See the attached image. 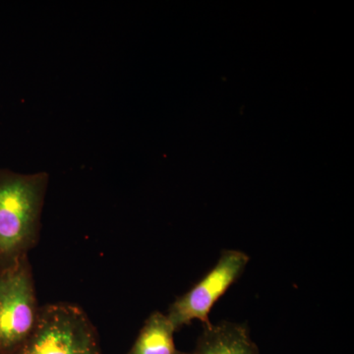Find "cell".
<instances>
[{"mask_svg": "<svg viewBox=\"0 0 354 354\" xmlns=\"http://www.w3.org/2000/svg\"><path fill=\"white\" fill-rule=\"evenodd\" d=\"M249 259L250 257L242 251L223 250L215 267L169 306L167 316L174 330L177 332L194 320H199L203 325L211 324L209 312L241 278Z\"/></svg>", "mask_w": 354, "mask_h": 354, "instance_id": "obj_4", "label": "cell"}, {"mask_svg": "<svg viewBox=\"0 0 354 354\" xmlns=\"http://www.w3.org/2000/svg\"><path fill=\"white\" fill-rule=\"evenodd\" d=\"M14 354H102L99 334L78 305L57 302L41 307L38 324Z\"/></svg>", "mask_w": 354, "mask_h": 354, "instance_id": "obj_2", "label": "cell"}, {"mask_svg": "<svg viewBox=\"0 0 354 354\" xmlns=\"http://www.w3.org/2000/svg\"><path fill=\"white\" fill-rule=\"evenodd\" d=\"M191 354H259V351L245 325L223 321L203 325Z\"/></svg>", "mask_w": 354, "mask_h": 354, "instance_id": "obj_5", "label": "cell"}, {"mask_svg": "<svg viewBox=\"0 0 354 354\" xmlns=\"http://www.w3.org/2000/svg\"><path fill=\"white\" fill-rule=\"evenodd\" d=\"M41 307L29 255L0 268V354H14L27 342Z\"/></svg>", "mask_w": 354, "mask_h": 354, "instance_id": "obj_3", "label": "cell"}, {"mask_svg": "<svg viewBox=\"0 0 354 354\" xmlns=\"http://www.w3.org/2000/svg\"><path fill=\"white\" fill-rule=\"evenodd\" d=\"M176 332L167 314L153 312L127 354H186L176 348Z\"/></svg>", "mask_w": 354, "mask_h": 354, "instance_id": "obj_6", "label": "cell"}, {"mask_svg": "<svg viewBox=\"0 0 354 354\" xmlns=\"http://www.w3.org/2000/svg\"><path fill=\"white\" fill-rule=\"evenodd\" d=\"M50 177L0 169V268L29 255L41 235Z\"/></svg>", "mask_w": 354, "mask_h": 354, "instance_id": "obj_1", "label": "cell"}]
</instances>
